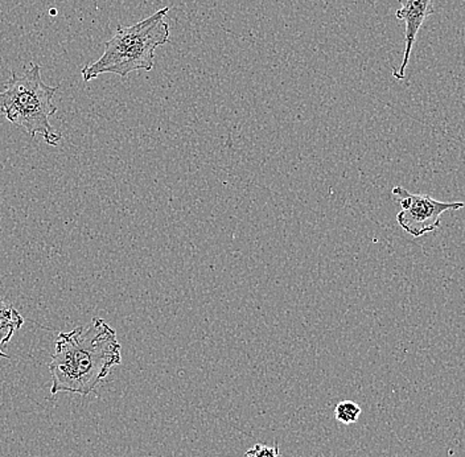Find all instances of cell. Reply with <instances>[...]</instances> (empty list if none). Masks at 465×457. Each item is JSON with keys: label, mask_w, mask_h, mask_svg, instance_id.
I'll return each instance as SVG.
<instances>
[{"label": "cell", "mask_w": 465, "mask_h": 457, "mask_svg": "<svg viewBox=\"0 0 465 457\" xmlns=\"http://www.w3.org/2000/svg\"><path fill=\"white\" fill-rule=\"evenodd\" d=\"M245 457H279V445L254 444L246 451Z\"/></svg>", "instance_id": "8"}, {"label": "cell", "mask_w": 465, "mask_h": 457, "mask_svg": "<svg viewBox=\"0 0 465 457\" xmlns=\"http://www.w3.org/2000/svg\"><path fill=\"white\" fill-rule=\"evenodd\" d=\"M434 0H400L401 8L395 13L398 20H403L406 23L405 29V54H403L402 64L400 68L394 69L392 75L397 80L405 78L407 65H409L410 57H411L412 46L417 42V35L426 22L430 15L435 13Z\"/></svg>", "instance_id": "5"}, {"label": "cell", "mask_w": 465, "mask_h": 457, "mask_svg": "<svg viewBox=\"0 0 465 457\" xmlns=\"http://www.w3.org/2000/svg\"><path fill=\"white\" fill-rule=\"evenodd\" d=\"M121 349L115 329L98 317L87 325L61 332L49 363L51 394H92L122 363Z\"/></svg>", "instance_id": "1"}, {"label": "cell", "mask_w": 465, "mask_h": 457, "mask_svg": "<svg viewBox=\"0 0 465 457\" xmlns=\"http://www.w3.org/2000/svg\"><path fill=\"white\" fill-rule=\"evenodd\" d=\"M362 410L356 402L341 401L334 409V418L341 424H353L359 421Z\"/></svg>", "instance_id": "7"}, {"label": "cell", "mask_w": 465, "mask_h": 457, "mask_svg": "<svg viewBox=\"0 0 465 457\" xmlns=\"http://www.w3.org/2000/svg\"><path fill=\"white\" fill-rule=\"evenodd\" d=\"M168 13L170 7H164L136 25L118 27L114 36L104 43V55L84 66V81L89 83L104 73L124 78L131 72L153 71L156 48L170 42V25L164 20Z\"/></svg>", "instance_id": "2"}, {"label": "cell", "mask_w": 465, "mask_h": 457, "mask_svg": "<svg viewBox=\"0 0 465 457\" xmlns=\"http://www.w3.org/2000/svg\"><path fill=\"white\" fill-rule=\"evenodd\" d=\"M391 194L402 206V211L397 214L398 224L414 238L435 232L440 226L441 215L446 212L464 208V203H443L427 194H412L403 186H394Z\"/></svg>", "instance_id": "4"}, {"label": "cell", "mask_w": 465, "mask_h": 457, "mask_svg": "<svg viewBox=\"0 0 465 457\" xmlns=\"http://www.w3.org/2000/svg\"><path fill=\"white\" fill-rule=\"evenodd\" d=\"M23 324H25V319L19 311L0 298V357L8 358L2 348L5 343H10L14 334L23 327Z\"/></svg>", "instance_id": "6"}, {"label": "cell", "mask_w": 465, "mask_h": 457, "mask_svg": "<svg viewBox=\"0 0 465 457\" xmlns=\"http://www.w3.org/2000/svg\"><path fill=\"white\" fill-rule=\"evenodd\" d=\"M58 86H49L42 78V66L34 64L22 75L13 72L5 89L0 92V118L22 127L35 138L43 136L49 145L60 144L63 135L52 127V115L56 114L54 104Z\"/></svg>", "instance_id": "3"}]
</instances>
